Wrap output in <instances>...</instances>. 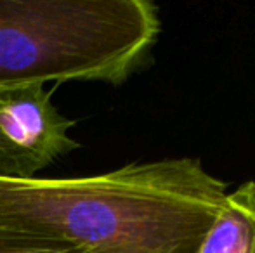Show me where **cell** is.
Segmentation results:
<instances>
[{"mask_svg": "<svg viewBox=\"0 0 255 253\" xmlns=\"http://www.w3.org/2000/svg\"><path fill=\"white\" fill-rule=\"evenodd\" d=\"M228 184L198 158L130 163L92 177L0 180V227L87 253H198Z\"/></svg>", "mask_w": 255, "mask_h": 253, "instance_id": "1", "label": "cell"}, {"mask_svg": "<svg viewBox=\"0 0 255 253\" xmlns=\"http://www.w3.org/2000/svg\"><path fill=\"white\" fill-rule=\"evenodd\" d=\"M149 0H0V84L122 85L160 35Z\"/></svg>", "mask_w": 255, "mask_h": 253, "instance_id": "2", "label": "cell"}, {"mask_svg": "<svg viewBox=\"0 0 255 253\" xmlns=\"http://www.w3.org/2000/svg\"><path fill=\"white\" fill-rule=\"evenodd\" d=\"M44 82L0 84V180H31L80 148Z\"/></svg>", "mask_w": 255, "mask_h": 253, "instance_id": "3", "label": "cell"}, {"mask_svg": "<svg viewBox=\"0 0 255 253\" xmlns=\"http://www.w3.org/2000/svg\"><path fill=\"white\" fill-rule=\"evenodd\" d=\"M198 253H255L254 180H247L226 196Z\"/></svg>", "mask_w": 255, "mask_h": 253, "instance_id": "4", "label": "cell"}, {"mask_svg": "<svg viewBox=\"0 0 255 253\" xmlns=\"http://www.w3.org/2000/svg\"><path fill=\"white\" fill-rule=\"evenodd\" d=\"M0 253H87L59 240L0 227Z\"/></svg>", "mask_w": 255, "mask_h": 253, "instance_id": "5", "label": "cell"}]
</instances>
